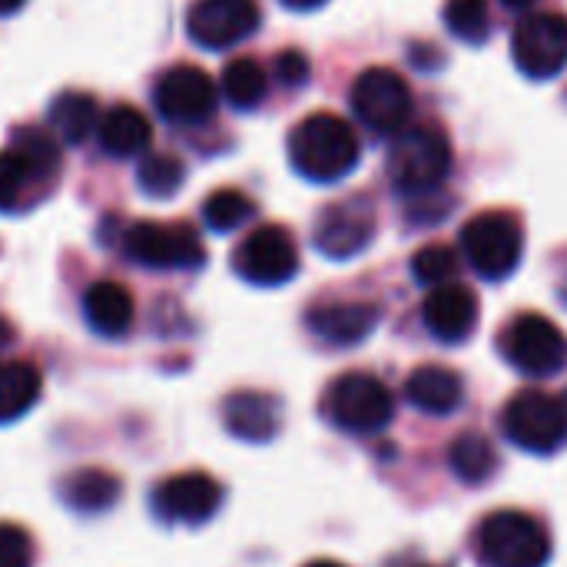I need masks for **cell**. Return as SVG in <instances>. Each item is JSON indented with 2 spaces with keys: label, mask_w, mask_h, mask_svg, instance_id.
<instances>
[{
  "label": "cell",
  "mask_w": 567,
  "mask_h": 567,
  "mask_svg": "<svg viewBox=\"0 0 567 567\" xmlns=\"http://www.w3.org/2000/svg\"><path fill=\"white\" fill-rule=\"evenodd\" d=\"M96 136H100V146L110 156L133 159V156H143L150 150L153 130H150V120L140 110H133V106H113L110 113H103V120L96 126Z\"/></svg>",
  "instance_id": "7402d4cb"
},
{
  "label": "cell",
  "mask_w": 567,
  "mask_h": 567,
  "mask_svg": "<svg viewBox=\"0 0 567 567\" xmlns=\"http://www.w3.org/2000/svg\"><path fill=\"white\" fill-rule=\"evenodd\" d=\"M259 27L256 0H196L186 13L189 40L203 50H229Z\"/></svg>",
  "instance_id": "7c38bea8"
},
{
  "label": "cell",
  "mask_w": 567,
  "mask_h": 567,
  "mask_svg": "<svg viewBox=\"0 0 567 567\" xmlns=\"http://www.w3.org/2000/svg\"><path fill=\"white\" fill-rule=\"evenodd\" d=\"M502 355L528 379H551L567 365V336L545 316H518L502 332Z\"/></svg>",
  "instance_id": "8992f818"
},
{
  "label": "cell",
  "mask_w": 567,
  "mask_h": 567,
  "mask_svg": "<svg viewBox=\"0 0 567 567\" xmlns=\"http://www.w3.org/2000/svg\"><path fill=\"white\" fill-rule=\"evenodd\" d=\"M445 23L458 40H465L472 47L485 43L492 33V13H488L485 0H449L445 3Z\"/></svg>",
  "instance_id": "83f0119b"
},
{
  "label": "cell",
  "mask_w": 567,
  "mask_h": 567,
  "mask_svg": "<svg viewBox=\"0 0 567 567\" xmlns=\"http://www.w3.org/2000/svg\"><path fill=\"white\" fill-rule=\"evenodd\" d=\"M462 252L482 279H508L522 262V226L508 213H478L462 226Z\"/></svg>",
  "instance_id": "52a82bcc"
},
{
  "label": "cell",
  "mask_w": 567,
  "mask_h": 567,
  "mask_svg": "<svg viewBox=\"0 0 567 567\" xmlns=\"http://www.w3.org/2000/svg\"><path fill=\"white\" fill-rule=\"evenodd\" d=\"M156 110L169 120V123H206L216 113L219 103V90L209 80L206 70L199 66H173L159 76L156 83Z\"/></svg>",
  "instance_id": "4fadbf2b"
},
{
  "label": "cell",
  "mask_w": 567,
  "mask_h": 567,
  "mask_svg": "<svg viewBox=\"0 0 567 567\" xmlns=\"http://www.w3.org/2000/svg\"><path fill=\"white\" fill-rule=\"evenodd\" d=\"M455 272H458V256H455V249H449V246H442V243L422 246V249L412 256V276H415L422 286H429V289L452 282Z\"/></svg>",
  "instance_id": "4dcf8cb0"
},
{
  "label": "cell",
  "mask_w": 567,
  "mask_h": 567,
  "mask_svg": "<svg viewBox=\"0 0 567 567\" xmlns=\"http://www.w3.org/2000/svg\"><path fill=\"white\" fill-rule=\"evenodd\" d=\"M505 439L528 455H555L567 445V409L561 399L525 389L518 392L502 415Z\"/></svg>",
  "instance_id": "5b68a950"
},
{
  "label": "cell",
  "mask_w": 567,
  "mask_h": 567,
  "mask_svg": "<svg viewBox=\"0 0 567 567\" xmlns=\"http://www.w3.org/2000/svg\"><path fill=\"white\" fill-rule=\"evenodd\" d=\"M306 567H342L339 561H312V565H306Z\"/></svg>",
  "instance_id": "f35d334b"
},
{
  "label": "cell",
  "mask_w": 567,
  "mask_h": 567,
  "mask_svg": "<svg viewBox=\"0 0 567 567\" xmlns=\"http://www.w3.org/2000/svg\"><path fill=\"white\" fill-rule=\"evenodd\" d=\"M252 199L239 189H216L206 203H203V219L213 233H233L239 229L249 216H252Z\"/></svg>",
  "instance_id": "f1b7e54d"
},
{
  "label": "cell",
  "mask_w": 567,
  "mask_h": 567,
  "mask_svg": "<svg viewBox=\"0 0 567 567\" xmlns=\"http://www.w3.org/2000/svg\"><path fill=\"white\" fill-rule=\"evenodd\" d=\"M515 66L528 80H555L567 66L565 13H532L512 33Z\"/></svg>",
  "instance_id": "30bf717a"
},
{
  "label": "cell",
  "mask_w": 567,
  "mask_h": 567,
  "mask_svg": "<svg viewBox=\"0 0 567 567\" xmlns=\"http://www.w3.org/2000/svg\"><path fill=\"white\" fill-rule=\"evenodd\" d=\"M349 103L362 126H369L379 136H395L409 126L412 116V90L409 83L389 70V66H372L365 70L349 93Z\"/></svg>",
  "instance_id": "ba28073f"
},
{
  "label": "cell",
  "mask_w": 567,
  "mask_h": 567,
  "mask_svg": "<svg viewBox=\"0 0 567 567\" xmlns=\"http://www.w3.org/2000/svg\"><path fill=\"white\" fill-rule=\"evenodd\" d=\"M379 322H382V309L372 302H326V306L309 309L306 316L309 332L339 349L365 342Z\"/></svg>",
  "instance_id": "e0dca14e"
},
{
  "label": "cell",
  "mask_w": 567,
  "mask_h": 567,
  "mask_svg": "<svg viewBox=\"0 0 567 567\" xmlns=\"http://www.w3.org/2000/svg\"><path fill=\"white\" fill-rule=\"evenodd\" d=\"M60 502L80 515H103L120 502V478L106 468H76L60 482Z\"/></svg>",
  "instance_id": "ffe728a7"
},
{
  "label": "cell",
  "mask_w": 567,
  "mask_h": 567,
  "mask_svg": "<svg viewBox=\"0 0 567 567\" xmlns=\"http://www.w3.org/2000/svg\"><path fill=\"white\" fill-rule=\"evenodd\" d=\"M10 339H13V329H10V322H7V319H0V349H7V346H10Z\"/></svg>",
  "instance_id": "8d00e7d4"
},
{
  "label": "cell",
  "mask_w": 567,
  "mask_h": 567,
  "mask_svg": "<svg viewBox=\"0 0 567 567\" xmlns=\"http://www.w3.org/2000/svg\"><path fill=\"white\" fill-rule=\"evenodd\" d=\"M27 179H30V176H27L23 163L17 159V153H13V150H3V153H0V213H7V209L17 206L20 189H23Z\"/></svg>",
  "instance_id": "d6a6232c"
},
{
  "label": "cell",
  "mask_w": 567,
  "mask_h": 567,
  "mask_svg": "<svg viewBox=\"0 0 567 567\" xmlns=\"http://www.w3.org/2000/svg\"><path fill=\"white\" fill-rule=\"evenodd\" d=\"M219 86H223V96H226L236 110H252V106H259V103L266 100V93H269V76H266V70H262L256 60L239 56V60L226 63Z\"/></svg>",
  "instance_id": "484cf974"
},
{
  "label": "cell",
  "mask_w": 567,
  "mask_h": 567,
  "mask_svg": "<svg viewBox=\"0 0 567 567\" xmlns=\"http://www.w3.org/2000/svg\"><path fill=\"white\" fill-rule=\"evenodd\" d=\"M422 319H425V329L439 342L458 346L478 326V299L468 286H458V282L435 286L422 306Z\"/></svg>",
  "instance_id": "2e32d148"
},
{
  "label": "cell",
  "mask_w": 567,
  "mask_h": 567,
  "mask_svg": "<svg viewBox=\"0 0 567 567\" xmlns=\"http://www.w3.org/2000/svg\"><path fill=\"white\" fill-rule=\"evenodd\" d=\"M223 425L233 439L262 445L279 432V402L262 392H233L223 402Z\"/></svg>",
  "instance_id": "ac0fdd59"
},
{
  "label": "cell",
  "mask_w": 567,
  "mask_h": 567,
  "mask_svg": "<svg viewBox=\"0 0 567 567\" xmlns=\"http://www.w3.org/2000/svg\"><path fill=\"white\" fill-rule=\"evenodd\" d=\"M375 236V213L365 199H346L322 209L316 223V249L326 259H352L369 249Z\"/></svg>",
  "instance_id": "5bb4252c"
},
{
  "label": "cell",
  "mask_w": 567,
  "mask_h": 567,
  "mask_svg": "<svg viewBox=\"0 0 567 567\" xmlns=\"http://www.w3.org/2000/svg\"><path fill=\"white\" fill-rule=\"evenodd\" d=\"M475 558L482 567H545L551 538L525 512H495L475 532Z\"/></svg>",
  "instance_id": "7a4b0ae2"
},
{
  "label": "cell",
  "mask_w": 567,
  "mask_h": 567,
  "mask_svg": "<svg viewBox=\"0 0 567 567\" xmlns=\"http://www.w3.org/2000/svg\"><path fill=\"white\" fill-rule=\"evenodd\" d=\"M452 169V146L432 126L402 130L389 146V179L399 193L432 196Z\"/></svg>",
  "instance_id": "3957f363"
},
{
  "label": "cell",
  "mask_w": 567,
  "mask_h": 567,
  "mask_svg": "<svg viewBox=\"0 0 567 567\" xmlns=\"http://www.w3.org/2000/svg\"><path fill=\"white\" fill-rule=\"evenodd\" d=\"M23 3H27V0H0V17H10V13H17Z\"/></svg>",
  "instance_id": "d590c367"
},
{
  "label": "cell",
  "mask_w": 567,
  "mask_h": 567,
  "mask_svg": "<svg viewBox=\"0 0 567 567\" xmlns=\"http://www.w3.org/2000/svg\"><path fill=\"white\" fill-rule=\"evenodd\" d=\"M219 505H223V488L206 472L173 475L153 495L156 515L166 522H179V525H203L219 512Z\"/></svg>",
  "instance_id": "9a60e30c"
},
{
  "label": "cell",
  "mask_w": 567,
  "mask_h": 567,
  "mask_svg": "<svg viewBox=\"0 0 567 567\" xmlns=\"http://www.w3.org/2000/svg\"><path fill=\"white\" fill-rule=\"evenodd\" d=\"M10 150L17 153V159L23 163L27 176H50L60 166V146L53 133H43L37 126L17 130L10 140Z\"/></svg>",
  "instance_id": "4316f807"
},
{
  "label": "cell",
  "mask_w": 567,
  "mask_h": 567,
  "mask_svg": "<svg viewBox=\"0 0 567 567\" xmlns=\"http://www.w3.org/2000/svg\"><path fill=\"white\" fill-rule=\"evenodd\" d=\"M565 409H567V395H565Z\"/></svg>",
  "instance_id": "ab89813d"
},
{
  "label": "cell",
  "mask_w": 567,
  "mask_h": 567,
  "mask_svg": "<svg viewBox=\"0 0 567 567\" xmlns=\"http://www.w3.org/2000/svg\"><path fill=\"white\" fill-rule=\"evenodd\" d=\"M392 415V392L369 372H346L326 392V419L346 435H379Z\"/></svg>",
  "instance_id": "277c9868"
},
{
  "label": "cell",
  "mask_w": 567,
  "mask_h": 567,
  "mask_svg": "<svg viewBox=\"0 0 567 567\" xmlns=\"http://www.w3.org/2000/svg\"><path fill=\"white\" fill-rule=\"evenodd\" d=\"M0 567H33V538L10 522H0Z\"/></svg>",
  "instance_id": "1f68e13d"
},
{
  "label": "cell",
  "mask_w": 567,
  "mask_h": 567,
  "mask_svg": "<svg viewBox=\"0 0 567 567\" xmlns=\"http://www.w3.org/2000/svg\"><path fill=\"white\" fill-rule=\"evenodd\" d=\"M405 399L425 415H452L465 399V385L445 365H422L405 379Z\"/></svg>",
  "instance_id": "d6986e66"
},
{
  "label": "cell",
  "mask_w": 567,
  "mask_h": 567,
  "mask_svg": "<svg viewBox=\"0 0 567 567\" xmlns=\"http://www.w3.org/2000/svg\"><path fill=\"white\" fill-rule=\"evenodd\" d=\"M83 316L93 332L116 339L133 326V296L126 286H120L113 279L93 282L83 296Z\"/></svg>",
  "instance_id": "44dd1931"
},
{
  "label": "cell",
  "mask_w": 567,
  "mask_h": 567,
  "mask_svg": "<svg viewBox=\"0 0 567 567\" xmlns=\"http://www.w3.org/2000/svg\"><path fill=\"white\" fill-rule=\"evenodd\" d=\"M126 256L146 269H196L206 262V249L189 226L136 223L126 233Z\"/></svg>",
  "instance_id": "8fae6325"
},
{
  "label": "cell",
  "mask_w": 567,
  "mask_h": 567,
  "mask_svg": "<svg viewBox=\"0 0 567 567\" xmlns=\"http://www.w3.org/2000/svg\"><path fill=\"white\" fill-rule=\"evenodd\" d=\"M449 465L452 472L468 482V485H482L495 475V465H498V455L492 449V442L478 432H465L452 442L449 449Z\"/></svg>",
  "instance_id": "d4e9b609"
},
{
  "label": "cell",
  "mask_w": 567,
  "mask_h": 567,
  "mask_svg": "<svg viewBox=\"0 0 567 567\" xmlns=\"http://www.w3.org/2000/svg\"><path fill=\"white\" fill-rule=\"evenodd\" d=\"M276 80L282 86H302L309 80V60L299 50H286L276 60Z\"/></svg>",
  "instance_id": "836d02e7"
},
{
  "label": "cell",
  "mask_w": 567,
  "mask_h": 567,
  "mask_svg": "<svg viewBox=\"0 0 567 567\" xmlns=\"http://www.w3.org/2000/svg\"><path fill=\"white\" fill-rule=\"evenodd\" d=\"M355 130L336 113H312L289 133L292 169L309 183H339L359 166Z\"/></svg>",
  "instance_id": "6da1fadb"
},
{
  "label": "cell",
  "mask_w": 567,
  "mask_h": 567,
  "mask_svg": "<svg viewBox=\"0 0 567 567\" xmlns=\"http://www.w3.org/2000/svg\"><path fill=\"white\" fill-rule=\"evenodd\" d=\"M502 3H505V7H528L532 0H502Z\"/></svg>",
  "instance_id": "74e56055"
},
{
  "label": "cell",
  "mask_w": 567,
  "mask_h": 567,
  "mask_svg": "<svg viewBox=\"0 0 567 567\" xmlns=\"http://www.w3.org/2000/svg\"><path fill=\"white\" fill-rule=\"evenodd\" d=\"M233 269L249 286H286L299 272V249L282 226H259L236 246Z\"/></svg>",
  "instance_id": "9c48e42d"
},
{
  "label": "cell",
  "mask_w": 567,
  "mask_h": 567,
  "mask_svg": "<svg viewBox=\"0 0 567 567\" xmlns=\"http://www.w3.org/2000/svg\"><path fill=\"white\" fill-rule=\"evenodd\" d=\"M286 7H292V10H316V7H322L326 0H282Z\"/></svg>",
  "instance_id": "e575fe53"
},
{
  "label": "cell",
  "mask_w": 567,
  "mask_h": 567,
  "mask_svg": "<svg viewBox=\"0 0 567 567\" xmlns=\"http://www.w3.org/2000/svg\"><path fill=\"white\" fill-rule=\"evenodd\" d=\"M183 176H186L183 163H179L176 156H166V153L146 156V159L140 163V169H136L140 189H143L146 196H156V199L173 196V193L183 186Z\"/></svg>",
  "instance_id": "f546056e"
},
{
  "label": "cell",
  "mask_w": 567,
  "mask_h": 567,
  "mask_svg": "<svg viewBox=\"0 0 567 567\" xmlns=\"http://www.w3.org/2000/svg\"><path fill=\"white\" fill-rule=\"evenodd\" d=\"M47 120H50V130H53L56 140H63V143H83L100 126L96 100L90 93H80V90L56 93L50 100Z\"/></svg>",
  "instance_id": "cb8c5ba5"
},
{
  "label": "cell",
  "mask_w": 567,
  "mask_h": 567,
  "mask_svg": "<svg viewBox=\"0 0 567 567\" xmlns=\"http://www.w3.org/2000/svg\"><path fill=\"white\" fill-rule=\"evenodd\" d=\"M43 392V375L33 362H0V425L23 419Z\"/></svg>",
  "instance_id": "603a6c76"
}]
</instances>
